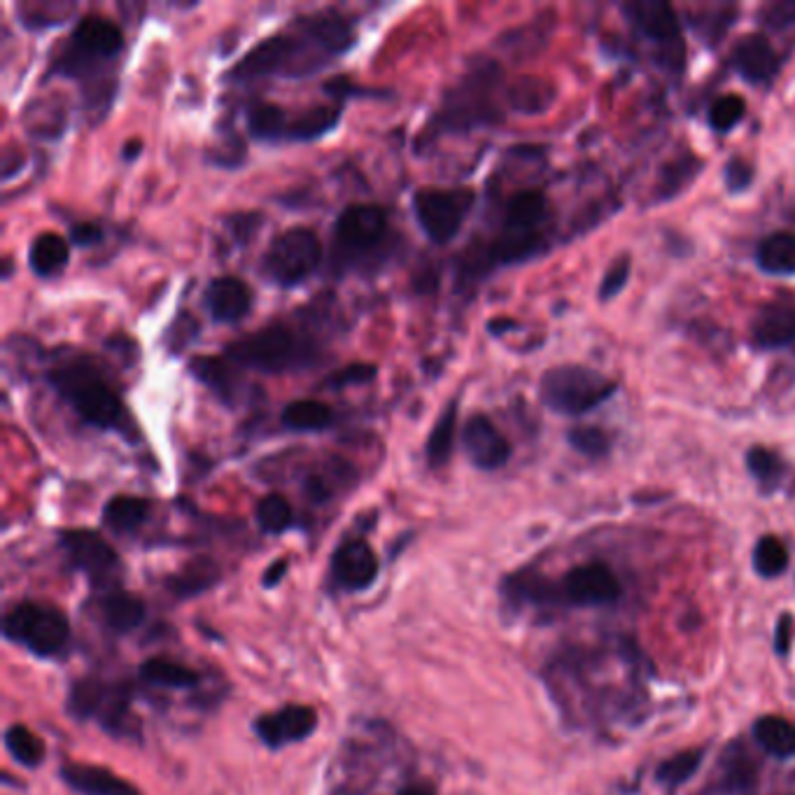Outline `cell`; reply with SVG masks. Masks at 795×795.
Masks as SVG:
<instances>
[{
  "instance_id": "ee69618b",
  "label": "cell",
  "mask_w": 795,
  "mask_h": 795,
  "mask_svg": "<svg viewBox=\"0 0 795 795\" xmlns=\"http://www.w3.org/2000/svg\"><path fill=\"white\" fill-rule=\"evenodd\" d=\"M22 14V22L30 28V30H38V28H49V26H57L61 22H65V14H59V12H73V5H22V10H16Z\"/></svg>"
},
{
  "instance_id": "484cf974",
  "label": "cell",
  "mask_w": 795,
  "mask_h": 795,
  "mask_svg": "<svg viewBox=\"0 0 795 795\" xmlns=\"http://www.w3.org/2000/svg\"><path fill=\"white\" fill-rule=\"evenodd\" d=\"M455 435H457V400H453L441 411L439 420L435 423L432 435H429V439H427L425 455H427L429 467L441 469L449 465L453 457V449H455Z\"/></svg>"
},
{
  "instance_id": "f907efd6",
  "label": "cell",
  "mask_w": 795,
  "mask_h": 795,
  "mask_svg": "<svg viewBox=\"0 0 795 795\" xmlns=\"http://www.w3.org/2000/svg\"><path fill=\"white\" fill-rule=\"evenodd\" d=\"M793 644V623L788 616H782L780 625L774 631V651L780 656H786Z\"/></svg>"
},
{
  "instance_id": "1f68e13d",
  "label": "cell",
  "mask_w": 795,
  "mask_h": 795,
  "mask_svg": "<svg viewBox=\"0 0 795 795\" xmlns=\"http://www.w3.org/2000/svg\"><path fill=\"white\" fill-rule=\"evenodd\" d=\"M140 678L161 688H192L198 684V674L171 658H150L143 662Z\"/></svg>"
},
{
  "instance_id": "681fc988",
  "label": "cell",
  "mask_w": 795,
  "mask_h": 795,
  "mask_svg": "<svg viewBox=\"0 0 795 795\" xmlns=\"http://www.w3.org/2000/svg\"><path fill=\"white\" fill-rule=\"evenodd\" d=\"M69 238L77 247H89V245L103 241V229H101V224H94V222H80V224L71 227Z\"/></svg>"
},
{
  "instance_id": "52a82bcc",
  "label": "cell",
  "mask_w": 795,
  "mask_h": 795,
  "mask_svg": "<svg viewBox=\"0 0 795 795\" xmlns=\"http://www.w3.org/2000/svg\"><path fill=\"white\" fill-rule=\"evenodd\" d=\"M616 380L582 364H562L541 376L539 396L546 408L560 416H584L616 392Z\"/></svg>"
},
{
  "instance_id": "8fae6325",
  "label": "cell",
  "mask_w": 795,
  "mask_h": 795,
  "mask_svg": "<svg viewBox=\"0 0 795 795\" xmlns=\"http://www.w3.org/2000/svg\"><path fill=\"white\" fill-rule=\"evenodd\" d=\"M474 204L476 194L467 187H425L413 194V215H416V222L429 241L435 245H445L460 234Z\"/></svg>"
},
{
  "instance_id": "f35d334b",
  "label": "cell",
  "mask_w": 795,
  "mask_h": 795,
  "mask_svg": "<svg viewBox=\"0 0 795 795\" xmlns=\"http://www.w3.org/2000/svg\"><path fill=\"white\" fill-rule=\"evenodd\" d=\"M255 516H257V525L264 529V533L280 535V533H285V529L292 525L294 513H292V506H290V502L285 500V497L273 492V494L264 497V500L257 504Z\"/></svg>"
},
{
  "instance_id": "4fadbf2b",
  "label": "cell",
  "mask_w": 795,
  "mask_h": 795,
  "mask_svg": "<svg viewBox=\"0 0 795 795\" xmlns=\"http://www.w3.org/2000/svg\"><path fill=\"white\" fill-rule=\"evenodd\" d=\"M61 546L77 570L85 572L94 584L112 586L122 574L118 551L94 529H65Z\"/></svg>"
},
{
  "instance_id": "9a60e30c",
  "label": "cell",
  "mask_w": 795,
  "mask_h": 795,
  "mask_svg": "<svg viewBox=\"0 0 795 795\" xmlns=\"http://www.w3.org/2000/svg\"><path fill=\"white\" fill-rule=\"evenodd\" d=\"M462 445L474 467L484 472L502 469L511 457V443L488 416H472L462 429Z\"/></svg>"
},
{
  "instance_id": "816d5d0a",
  "label": "cell",
  "mask_w": 795,
  "mask_h": 795,
  "mask_svg": "<svg viewBox=\"0 0 795 795\" xmlns=\"http://www.w3.org/2000/svg\"><path fill=\"white\" fill-rule=\"evenodd\" d=\"M285 572H288V560L273 562V565L267 570V574H264V586H267V588L276 586L280 582V578L285 576Z\"/></svg>"
},
{
  "instance_id": "e575fe53",
  "label": "cell",
  "mask_w": 795,
  "mask_h": 795,
  "mask_svg": "<svg viewBox=\"0 0 795 795\" xmlns=\"http://www.w3.org/2000/svg\"><path fill=\"white\" fill-rule=\"evenodd\" d=\"M747 469L766 490H774L786 474V462L774 451H768L763 445H754L747 453Z\"/></svg>"
},
{
  "instance_id": "7bdbcfd3",
  "label": "cell",
  "mask_w": 795,
  "mask_h": 795,
  "mask_svg": "<svg viewBox=\"0 0 795 795\" xmlns=\"http://www.w3.org/2000/svg\"><path fill=\"white\" fill-rule=\"evenodd\" d=\"M567 441H570V445L576 453H582L590 460L604 457L609 453V445H611L609 437L602 432L600 427H595V425L574 427L572 432L567 435Z\"/></svg>"
},
{
  "instance_id": "8992f818",
  "label": "cell",
  "mask_w": 795,
  "mask_h": 795,
  "mask_svg": "<svg viewBox=\"0 0 795 795\" xmlns=\"http://www.w3.org/2000/svg\"><path fill=\"white\" fill-rule=\"evenodd\" d=\"M546 212H549V201L541 192L525 189L513 194L504 210L500 236L492 241L486 255L488 269L537 257L543 247L541 224Z\"/></svg>"
},
{
  "instance_id": "277c9868",
  "label": "cell",
  "mask_w": 795,
  "mask_h": 795,
  "mask_svg": "<svg viewBox=\"0 0 795 795\" xmlns=\"http://www.w3.org/2000/svg\"><path fill=\"white\" fill-rule=\"evenodd\" d=\"M224 357L236 367L259 374H292L306 371L320 362V347L306 334L285 322L261 327L227 345Z\"/></svg>"
},
{
  "instance_id": "60d3db41",
  "label": "cell",
  "mask_w": 795,
  "mask_h": 795,
  "mask_svg": "<svg viewBox=\"0 0 795 795\" xmlns=\"http://www.w3.org/2000/svg\"><path fill=\"white\" fill-rule=\"evenodd\" d=\"M788 567V551L776 537H763L754 549V570L763 578L782 576Z\"/></svg>"
},
{
  "instance_id": "f6af8a7d",
  "label": "cell",
  "mask_w": 795,
  "mask_h": 795,
  "mask_svg": "<svg viewBox=\"0 0 795 795\" xmlns=\"http://www.w3.org/2000/svg\"><path fill=\"white\" fill-rule=\"evenodd\" d=\"M631 271H633V261L627 255L619 257L614 264H611L609 271L604 273L602 285H600V299L609 302V299H614L616 294H621L627 285V280H631Z\"/></svg>"
},
{
  "instance_id": "2e32d148",
  "label": "cell",
  "mask_w": 795,
  "mask_h": 795,
  "mask_svg": "<svg viewBox=\"0 0 795 795\" xmlns=\"http://www.w3.org/2000/svg\"><path fill=\"white\" fill-rule=\"evenodd\" d=\"M318 725V714L306 705H288L273 714L257 719V735L271 749L288 747V744L306 739Z\"/></svg>"
},
{
  "instance_id": "4316f807",
  "label": "cell",
  "mask_w": 795,
  "mask_h": 795,
  "mask_svg": "<svg viewBox=\"0 0 795 795\" xmlns=\"http://www.w3.org/2000/svg\"><path fill=\"white\" fill-rule=\"evenodd\" d=\"M245 122H247V131H250V136L257 140L280 143L288 138L290 118H288V112L276 103H267V101L253 103L245 112Z\"/></svg>"
},
{
  "instance_id": "d6a6232c",
  "label": "cell",
  "mask_w": 795,
  "mask_h": 795,
  "mask_svg": "<svg viewBox=\"0 0 795 795\" xmlns=\"http://www.w3.org/2000/svg\"><path fill=\"white\" fill-rule=\"evenodd\" d=\"M339 120H341V108L339 106L313 108V110L304 112L299 120L290 122L285 140H292V143H296V140H299V143L316 140V138L329 134V131L339 124Z\"/></svg>"
},
{
  "instance_id": "603a6c76",
  "label": "cell",
  "mask_w": 795,
  "mask_h": 795,
  "mask_svg": "<svg viewBox=\"0 0 795 795\" xmlns=\"http://www.w3.org/2000/svg\"><path fill=\"white\" fill-rule=\"evenodd\" d=\"M71 261V243L52 231L36 236L28 247V267L38 278H57Z\"/></svg>"
},
{
  "instance_id": "8d00e7d4",
  "label": "cell",
  "mask_w": 795,
  "mask_h": 795,
  "mask_svg": "<svg viewBox=\"0 0 795 795\" xmlns=\"http://www.w3.org/2000/svg\"><path fill=\"white\" fill-rule=\"evenodd\" d=\"M218 578H220V572L212 565V562L198 560L171 578V590L175 595H180V598H192V595H196V592L208 590L215 582H218Z\"/></svg>"
},
{
  "instance_id": "7dc6e473",
  "label": "cell",
  "mask_w": 795,
  "mask_h": 795,
  "mask_svg": "<svg viewBox=\"0 0 795 795\" xmlns=\"http://www.w3.org/2000/svg\"><path fill=\"white\" fill-rule=\"evenodd\" d=\"M760 22L768 28L782 30L795 24V0H780V3H770L763 14H760Z\"/></svg>"
},
{
  "instance_id": "ba28073f",
  "label": "cell",
  "mask_w": 795,
  "mask_h": 795,
  "mask_svg": "<svg viewBox=\"0 0 795 795\" xmlns=\"http://www.w3.org/2000/svg\"><path fill=\"white\" fill-rule=\"evenodd\" d=\"M390 238L388 212L380 206H347L334 224V261L343 267L376 257Z\"/></svg>"
},
{
  "instance_id": "ac0fdd59",
  "label": "cell",
  "mask_w": 795,
  "mask_h": 795,
  "mask_svg": "<svg viewBox=\"0 0 795 795\" xmlns=\"http://www.w3.org/2000/svg\"><path fill=\"white\" fill-rule=\"evenodd\" d=\"M331 570H334V576L341 586L362 590L376 582L378 558L367 541L351 539L339 546Z\"/></svg>"
},
{
  "instance_id": "bcb514c9",
  "label": "cell",
  "mask_w": 795,
  "mask_h": 795,
  "mask_svg": "<svg viewBox=\"0 0 795 795\" xmlns=\"http://www.w3.org/2000/svg\"><path fill=\"white\" fill-rule=\"evenodd\" d=\"M374 378H376L374 364H351V367H345L331 376L327 380V386L334 390H343V388H353V386H367Z\"/></svg>"
},
{
  "instance_id": "9c48e42d",
  "label": "cell",
  "mask_w": 795,
  "mask_h": 795,
  "mask_svg": "<svg viewBox=\"0 0 795 795\" xmlns=\"http://www.w3.org/2000/svg\"><path fill=\"white\" fill-rule=\"evenodd\" d=\"M322 243L310 229L294 227L276 236L261 257V269L271 283L296 288L320 269Z\"/></svg>"
},
{
  "instance_id": "7402d4cb",
  "label": "cell",
  "mask_w": 795,
  "mask_h": 795,
  "mask_svg": "<svg viewBox=\"0 0 795 795\" xmlns=\"http://www.w3.org/2000/svg\"><path fill=\"white\" fill-rule=\"evenodd\" d=\"M236 364L227 357H194L189 362V374L206 386L220 402L234 404L238 390V376L234 371Z\"/></svg>"
},
{
  "instance_id": "d590c367",
  "label": "cell",
  "mask_w": 795,
  "mask_h": 795,
  "mask_svg": "<svg viewBox=\"0 0 795 795\" xmlns=\"http://www.w3.org/2000/svg\"><path fill=\"white\" fill-rule=\"evenodd\" d=\"M700 171H702V163L690 155L678 157L672 163H668L660 173V185H658V194L662 201H665V198H674L678 192L686 189Z\"/></svg>"
},
{
  "instance_id": "5b68a950",
  "label": "cell",
  "mask_w": 795,
  "mask_h": 795,
  "mask_svg": "<svg viewBox=\"0 0 795 795\" xmlns=\"http://www.w3.org/2000/svg\"><path fill=\"white\" fill-rule=\"evenodd\" d=\"M502 73L494 63H478L453 89L445 91L443 103L429 124L432 134H465L502 120L500 108Z\"/></svg>"
},
{
  "instance_id": "d4e9b609",
  "label": "cell",
  "mask_w": 795,
  "mask_h": 795,
  "mask_svg": "<svg viewBox=\"0 0 795 795\" xmlns=\"http://www.w3.org/2000/svg\"><path fill=\"white\" fill-rule=\"evenodd\" d=\"M509 106L523 114H541L555 101V87L543 77H521L506 91Z\"/></svg>"
},
{
  "instance_id": "74e56055",
  "label": "cell",
  "mask_w": 795,
  "mask_h": 795,
  "mask_svg": "<svg viewBox=\"0 0 795 795\" xmlns=\"http://www.w3.org/2000/svg\"><path fill=\"white\" fill-rule=\"evenodd\" d=\"M702 756H705L702 749H688V751L674 754L668 760H662V763L656 770L658 782L670 786V788L686 784L690 776L698 772V768L702 763Z\"/></svg>"
},
{
  "instance_id": "e0dca14e",
  "label": "cell",
  "mask_w": 795,
  "mask_h": 795,
  "mask_svg": "<svg viewBox=\"0 0 795 795\" xmlns=\"http://www.w3.org/2000/svg\"><path fill=\"white\" fill-rule=\"evenodd\" d=\"M204 306L212 322L236 325L253 308V290L234 276L215 278L204 292Z\"/></svg>"
},
{
  "instance_id": "ffe728a7",
  "label": "cell",
  "mask_w": 795,
  "mask_h": 795,
  "mask_svg": "<svg viewBox=\"0 0 795 795\" xmlns=\"http://www.w3.org/2000/svg\"><path fill=\"white\" fill-rule=\"evenodd\" d=\"M751 339L763 351H776L795 341V304L772 302L758 310L751 325Z\"/></svg>"
},
{
  "instance_id": "f5cc1de1",
  "label": "cell",
  "mask_w": 795,
  "mask_h": 795,
  "mask_svg": "<svg viewBox=\"0 0 795 795\" xmlns=\"http://www.w3.org/2000/svg\"><path fill=\"white\" fill-rule=\"evenodd\" d=\"M396 795H437V793L432 786H427V784H408Z\"/></svg>"
},
{
  "instance_id": "7a4b0ae2",
  "label": "cell",
  "mask_w": 795,
  "mask_h": 795,
  "mask_svg": "<svg viewBox=\"0 0 795 795\" xmlns=\"http://www.w3.org/2000/svg\"><path fill=\"white\" fill-rule=\"evenodd\" d=\"M47 380L77 416L91 427L114 429L131 439V423L124 402L87 357H71L47 371Z\"/></svg>"
},
{
  "instance_id": "db71d44e",
  "label": "cell",
  "mask_w": 795,
  "mask_h": 795,
  "mask_svg": "<svg viewBox=\"0 0 795 795\" xmlns=\"http://www.w3.org/2000/svg\"><path fill=\"white\" fill-rule=\"evenodd\" d=\"M513 327H516V325H513V322H504V320H502V322H492L488 329L492 331V334H500L502 329H513Z\"/></svg>"
},
{
  "instance_id": "44dd1931",
  "label": "cell",
  "mask_w": 795,
  "mask_h": 795,
  "mask_svg": "<svg viewBox=\"0 0 795 795\" xmlns=\"http://www.w3.org/2000/svg\"><path fill=\"white\" fill-rule=\"evenodd\" d=\"M63 782L80 795H140V791L106 768L65 763L61 768Z\"/></svg>"
},
{
  "instance_id": "6da1fadb",
  "label": "cell",
  "mask_w": 795,
  "mask_h": 795,
  "mask_svg": "<svg viewBox=\"0 0 795 795\" xmlns=\"http://www.w3.org/2000/svg\"><path fill=\"white\" fill-rule=\"evenodd\" d=\"M355 45L351 22L339 12H318L302 16L294 33H280L259 42L229 71L227 80L255 82L264 77H306L322 71L325 65L347 52Z\"/></svg>"
},
{
  "instance_id": "4dcf8cb0",
  "label": "cell",
  "mask_w": 795,
  "mask_h": 795,
  "mask_svg": "<svg viewBox=\"0 0 795 795\" xmlns=\"http://www.w3.org/2000/svg\"><path fill=\"white\" fill-rule=\"evenodd\" d=\"M280 420L292 432H325L334 423V413L318 400H299L285 406Z\"/></svg>"
},
{
  "instance_id": "3957f363",
  "label": "cell",
  "mask_w": 795,
  "mask_h": 795,
  "mask_svg": "<svg viewBox=\"0 0 795 795\" xmlns=\"http://www.w3.org/2000/svg\"><path fill=\"white\" fill-rule=\"evenodd\" d=\"M124 36L120 26L106 16H85L71 33L69 45L57 57L54 71L63 77L80 80L85 85V96L96 106V96L101 94L110 101L112 87L103 85L108 65L122 54Z\"/></svg>"
},
{
  "instance_id": "b9f144b4",
  "label": "cell",
  "mask_w": 795,
  "mask_h": 795,
  "mask_svg": "<svg viewBox=\"0 0 795 795\" xmlns=\"http://www.w3.org/2000/svg\"><path fill=\"white\" fill-rule=\"evenodd\" d=\"M744 112H747V103H744L742 96H721L709 108V126L719 131V134H727V131L735 129L744 120Z\"/></svg>"
},
{
  "instance_id": "ab89813d",
  "label": "cell",
  "mask_w": 795,
  "mask_h": 795,
  "mask_svg": "<svg viewBox=\"0 0 795 795\" xmlns=\"http://www.w3.org/2000/svg\"><path fill=\"white\" fill-rule=\"evenodd\" d=\"M723 776L725 784L735 791L754 786L756 766L751 760V754L744 749L742 744H733V747L723 754Z\"/></svg>"
},
{
  "instance_id": "d6986e66",
  "label": "cell",
  "mask_w": 795,
  "mask_h": 795,
  "mask_svg": "<svg viewBox=\"0 0 795 795\" xmlns=\"http://www.w3.org/2000/svg\"><path fill=\"white\" fill-rule=\"evenodd\" d=\"M733 65L749 85H766L780 71V59L768 38L751 33L735 45Z\"/></svg>"
},
{
  "instance_id": "30bf717a",
  "label": "cell",
  "mask_w": 795,
  "mask_h": 795,
  "mask_svg": "<svg viewBox=\"0 0 795 795\" xmlns=\"http://www.w3.org/2000/svg\"><path fill=\"white\" fill-rule=\"evenodd\" d=\"M3 635L16 644H24L36 656L49 658L63 651V646L69 644L71 623L57 607L24 602L5 616Z\"/></svg>"
},
{
  "instance_id": "f1b7e54d",
  "label": "cell",
  "mask_w": 795,
  "mask_h": 795,
  "mask_svg": "<svg viewBox=\"0 0 795 795\" xmlns=\"http://www.w3.org/2000/svg\"><path fill=\"white\" fill-rule=\"evenodd\" d=\"M754 739L760 749L774 758L795 756V725L782 717H763L754 725Z\"/></svg>"
},
{
  "instance_id": "83f0119b",
  "label": "cell",
  "mask_w": 795,
  "mask_h": 795,
  "mask_svg": "<svg viewBox=\"0 0 795 795\" xmlns=\"http://www.w3.org/2000/svg\"><path fill=\"white\" fill-rule=\"evenodd\" d=\"M756 264L770 276H795V236L776 231L758 245Z\"/></svg>"
},
{
  "instance_id": "836d02e7",
  "label": "cell",
  "mask_w": 795,
  "mask_h": 795,
  "mask_svg": "<svg viewBox=\"0 0 795 795\" xmlns=\"http://www.w3.org/2000/svg\"><path fill=\"white\" fill-rule=\"evenodd\" d=\"M5 747L16 763H22L24 768H38L45 763V756H47L45 742L26 725L14 723L8 727Z\"/></svg>"
},
{
  "instance_id": "c3c4849f",
  "label": "cell",
  "mask_w": 795,
  "mask_h": 795,
  "mask_svg": "<svg viewBox=\"0 0 795 795\" xmlns=\"http://www.w3.org/2000/svg\"><path fill=\"white\" fill-rule=\"evenodd\" d=\"M723 178H725V185L731 192H742L747 189L751 185L754 180V169L742 159H733L725 163V171H723Z\"/></svg>"
},
{
  "instance_id": "f546056e",
  "label": "cell",
  "mask_w": 795,
  "mask_h": 795,
  "mask_svg": "<svg viewBox=\"0 0 795 795\" xmlns=\"http://www.w3.org/2000/svg\"><path fill=\"white\" fill-rule=\"evenodd\" d=\"M147 516H150V504L140 500V497L120 494L112 497L103 506V523L120 535L136 533L138 527L145 525Z\"/></svg>"
},
{
  "instance_id": "7c38bea8",
  "label": "cell",
  "mask_w": 795,
  "mask_h": 795,
  "mask_svg": "<svg viewBox=\"0 0 795 795\" xmlns=\"http://www.w3.org/2000/svg\"><path fill=\"white\" fill-rule=\"evenodd\" d=\"M627 22H631L644 38H649L660 47L670 65H678L684 61V40L682 24L670 3L662 0H635L623 8Z\"/></svg>"
},
{
  "instance_id": "5bb4252c",
  "label": "cell",
  "mask_w": 795,
  "mask_h": 795,
  "mask_svg": "<svg viewBox=\"0 0 795 795\" xmlns=\"http://www.w3.org/2000/svg\"><path fill=\"white\" fill-rule=\"evenodd\" d=\"M562 598L578 607H607L621 598V582L602 562H588L562 578Z\"/></svg>"
},
{
  "instance_id": "cb8c5ba5",
  "label": "cell",
  "mask_w": 795,
  "mask_h": 795,
  "mask_svg": "<svg viewBox=\"0 0 795 795\" xmlns=\"http://www.w3.org/2000/svg\"><path fill=\"white\" fill-rule=\"evenodd\" d=\"M101 616L112 633L126 635L145 621V604L134 592L114 590L103 600Z\"/></svg>"
}]
</instances>
